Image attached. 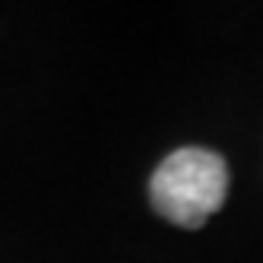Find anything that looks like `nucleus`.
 Masks as SVG:
<instances>
[{"label": "nucleus", "mask_w": 263, "mask_h": 263, "mask_svg": "<svg viewBox=\"0 0 263 263\" xmlns=\"http://www.w3.org/2000/svg\"><path fill=\"white\" fill-rule=\"evenodd\" d=\"M229 194V168L213 149H175L149 181L156 213L181 229H200L216 216Z\"/></svg>", "instance_id": "obj_1"}]
</instances>
